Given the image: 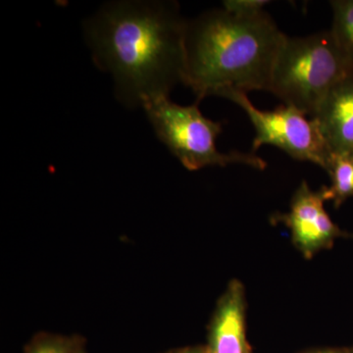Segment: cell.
Returning <instances> with one entry per match:
<instances>
[{
	"instance_id": "6da1fadb",
	"label": "cell",
	"mask_w": 353,
	"mask_h": 353,
	"mask_svg": "<svg viewBox=\"0 0 353 353\" xmlns=\"http://www.w3.org/2000/svg\"><path fill=\"white\" fill-rule=\"evenodd\" d=\"M187 24L176 2L114 1L85 21V34L120 101L143 108L185 83Z\"/></svg>"
},
{
	"instance_id": "7a4b0ae2",
	"label": "cell",
	"mask_w": 353,
	"mask_h": 353,
	"mask_svg": "<svg viewBox=\"0 0 353 353\" xmlns=\"http://www.w3.org/2000/svg\"><path fill=\"white\" fill-rule=\"evenodd\" d=\"M287 34L266 11L239 16L215 9L188 21L185 85L201 101L227 90H266Z\"/></svg>"
},
{
	"instance_id": "3957f363",
	"label": "cell",
	"mask_w": 353,
	"mask_h": 353,
	"mask_svg": "<svg viewBox=\"0 0 353 353\" xmlns=\"http://www.w3.org/2000/svg\"><path fill=\"white\" fill-rule=\"evenodd\" d=\"M352 78L353 62L331 30L296 38L285 36L269 92L312 118L330 92Z\"/></svg>"
},
{
	"instance_id": "277c9868",
	"label": "cell",
	"mask_w": 353,
	"mask_h": 353,
	"mask_svg": "<svg viewBox=\"0 0 353 353\" xmlns=\"http://www.w3.org/2000/svg\"><path fill=\"white\" fill-rule=\"evenodd\" d=\"M143 109L158 139L188 170L232 164L266 168V161L254 152H219L216 139L223 131L222 123L206 118L197 104L183 106L160 97L146 102Z\"/></svg>"
},
{
	"instance_id": "5b68a950",
	"label": "cell",
	"mask_w": 353,
	"mask_h": 353,
	"mask_svg": "<svg viewBox=\"0 0 353 353\" xmlns=\"http://www.w3.org/2000/svg\"><path fill=\"white\" fill-rule=\"evenodd\" d=\"M220 97L234 102L250 118L255 137L252 152L262 145L280 148L299 161L310 162L326 171L330 154L321 132L314 120L290 105H281L274 110H260L240 90H227Z\"/></svg>"
},
{
	"instance_id": "8992f818",
	"label": "cell",
	"mask_w": 353,
	"mask_h": 353,
	"mask_svg": "<svg viewBox=\"0 0 353 353\" xmlns=\"http://www.w3.org/2000/svg\"><path fill=\"white\" fill-rule=\"evenodd\" d=\"M325 201L321 190L314 192L303 181L292 196L289 212L272 216L274 223L289 228L292 243L307 259L333 248L336 239L352 236L331 220L325 210Z\"/></svg>"
},
{
	"instance_id": "52a82bcc",
	"label": "cell",
	"mask_w": 353,
	"mask_h": 353,
	"mask_svg": "<svg viewBox=\"0 0 353 353\" xmlns=\"http://www.w3.org/2000/svg\"><path fill=\"white\" fill-rule=\"evenodd\" d=\"M245 290L232 280L218 303L209 331V353H252L246 340Z\"/></svg>"
},
{
	"instance_id": "ba28073f",
	"label": "cell",
	"mask_w": 353,
	"mask_h": 353,
	"mask_svg": "<svg viewBox=\"0 0 353 353\" xmlns=\"http://www.w3.org/2000/svg\"><path fill=\"white\" fill-rule=\"evenodd\" d=\"M312 119L330 154L353 157V78L330 92Z\"/></svg>"
},
{
	"instance_id": "9c48e42d",
	"label": "cell",
	"mask_w": 353,
	"mask_h": 353,
	"mask_svg": "<svg viewBox=\"0 0 353 353\" xmlns=\"http://www.w3.org/2000/svg\"><path fill=\"white\" fill-rule=\"evenodd\" d=\"M326 172L331 178V185L322 188L323 196L325 201L333 202L334 208H339L353 197V157L332 154Z\"/></svg>"
},
{
	"instance_id": "30bf717a",
	"label": "cell",
	"mask_w": 353,
	"mask_h": 353,
	"mask_svg": "<svg viewBox=\"0 0 353 353\" xmlns=\"http://www.w3.org/2000/svg\"><path fill=\"white\" fill-rule=\"evenodd\" d=\"M331 6L334 16L332 34L353 62V0L331 1Z\"/></svg>"
},
{
	"instance_id": "8fae6325",
	"label": "cell",
	"mask_w": 353,
	"mask_h": 353,
	"mask_svg": "<svg viewBox=\"0 0 353 353\" xmlns=\"http://www.w3.org/2000/svg\"><path fill=\"white\" fill-rule=\"evenodd\" d=\"M268 3L270 1L266 0H226L223 2V9L234 15L253 16L263 12Z\"/></svg>"
},
{
	"instance_id": "7c38bea8",
	"label": "cell",
	"mask_w": 353,
	"mask_h": 353,
	"mask_svg": "<svg viewBox=\"0 0 353 353\" xmlns=\"http://www.w3.org/2000/svg\"><path fill=\"white\" fill-rule=\"evenodd\" d=\"M30 353H71L68 343L59 340L44 341L36 345Z\"/></svg>"
},
{
	"instance_id": "4fadbf2b",
	"label": "cell",
	"mask_w": 353,
	"mask_h": 353,
	"mask_svg": "<svg viewBox=\"0 0 353 353\" xmlns=\"http://www.w3.org/2000/svg\"><path fill=\"white\" fill-rule=\"evenodd\" d=\"M301 353H353V347H325Z\"/></svg>"
},
{
	"instance_id": "5bb4252c",
	"label": "cell",
	"mask_w": 353,
	"mask_h": 353,
	"mask_svg": "<svg viewBox=\"0 0 353 353\" xmlns=\"http://www.w3.org/2000/svg\"><path fill=\"white\" fill-rule=\"evenodd\" d=\"M175 353H209L208 347H190L185 348V350H179Z\"/></svg>"
}]
</instances>
